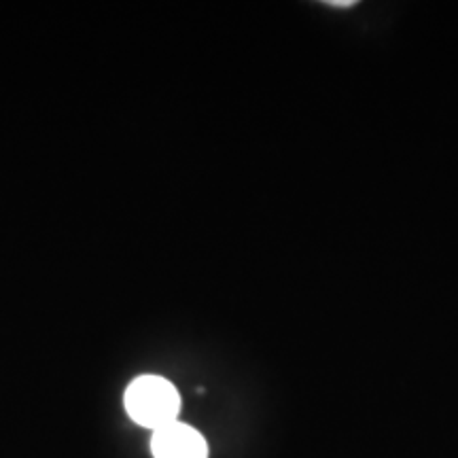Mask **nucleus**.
<instances>
[{
	"label": "nucleus",
	"instance_id": "1",
	"mask_svg": "<svg viewBox=\"0 0 458 458\" xmlns=\"http://www.w3.org/2000/svg\"><path fill=\"white\" fill-rule=\"evenodd\" d=\"M125 410L136 425L157 431L176 420L181 394L172 382L159 376H140L125 391Z\"/></svg>",
	"mask_w": 458,
	"mask_h": 458
},
{
	"label": "nucleus",
	"instance_id": "2",
	"mask_svg": "<svg viewBox=\"0 0 458 458\" xmlns=\"http://www.w3.org/2000/svg\"><path fill=\"white\" fill-rule=\"evenodd\" d=\"M151 452L156 458H208V444L196 428L174 420L153 431Z\"/></svg>",
	"mask_w": 458,
	"mask_h": 458
}]
</instances>
